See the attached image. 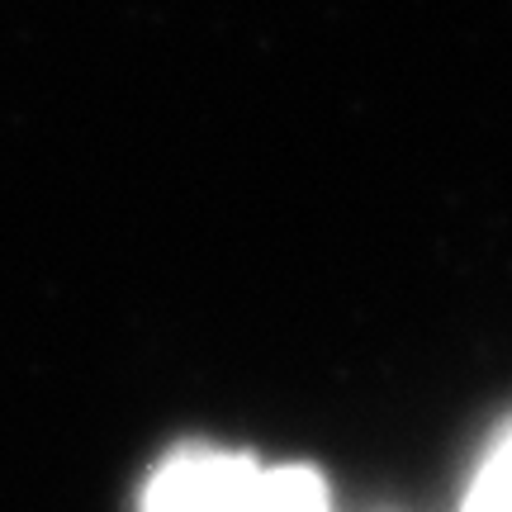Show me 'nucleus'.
Returning a JSON list of instances; mask_svg holds the SVG:
<instances>
[{"label": "nucleus", "instance_id": "1", "mask_svg": "<svg viewBox=\"0 0 512 512\" xmlns=\"http://www.w3.org/2000/svg\"><path fill=\"white\" fill-rule=\"evenodd\" d=\"M143 512H332L304 465H256L233 451H176L147 479Z\"/></svg>", "mask_w": 512, "mask_h": 512}, {"label": "nucleus", "instance_id": "2", "mask_svg": "<svg viewBox=\"0 0 512 512\" xmlns=\"http://www.w3.org/2000/svg\"><path fill=\"white\" fill-rule=\"evenodd\" d=\"M465 512H512V427L489 446V456L470 484Z\"/></svg>", "mask_w": 512, "mask_h": 512}]
</instances>
